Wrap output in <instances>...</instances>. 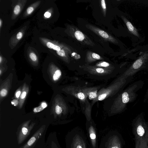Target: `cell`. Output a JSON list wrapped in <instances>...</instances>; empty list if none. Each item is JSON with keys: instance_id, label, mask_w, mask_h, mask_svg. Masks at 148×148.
<instances>
[{"instance_id": "obj_31", "label": "cell", "mask_w": 148, "mask_h": 148, "mask_svg": "<svg viewBox=\"0 0 148 148\" xmlns=\"http://www.w3.org/2000/svg\"><path fill=\"white\" fill-rule=\"evenodd\" d=\"M72 56L75 59H79L80 58V56L78 54H77L76 53H72L71 54Z\"/></svg>"}, {"instance_id": "obj_1", "label": "cell", "mask_w": 148, "mask_h": 148, "mask_svg": "<svg viewBox=\"0 0 148 148\" xmlns=\"http://www.w3.org/2000/svg\"><path fill=\"white\" fill-rule=\"evenodd\" d=\"M132 127L134 148H148V123L138 118L133 123Z\"/></svg>"}, {"instance_id": "obj_8", "label": "cell", "mask_w": 148, "mask_h": 148, "mask_svg": "<svg viewBox=\"0 0 148 148\" xmlns=\"http://www.w3.org/2000/svg\"><path fill=\"white\" fill-rule=\"evenodd\" d=\"M86 69L90 73L98 75H103L110 74L112 72L113 70L90 65L86 66Z\"/></svg>"}, {"instance_id": "obj_10", "label": "cell", "mask_w": 148, "mask_h": 148, "mask_svg": "<svg viewBox=\"0 0 148 148\" xmlns=\"http://www.w3.org/2000/svg\"><path fill=\"white\" fill-rule=\"evenodd\" d=\"M87 130L92 148H98L97 140V132L95 127L91 123L87 128Z\"/></svg>"}, {"instance_id": "obj_30", "label": "cell", "mask_w": 148, "mask_h": 148, "mask_svg": "<svg viewBox=\"0 0 148 148\" xmlns=\"http://www.w3.org/2000/svg\"><path fill=\"white\" fill-rule=\"evenodd\" d=\"M11 103L14 106H17L19 104V101L17 99H14L12 101Z\"/></svg>"}, {"instance_id": "obj_24", "label": "cell", "mask_w": 148, "mask_h": 148, "mask_svg": "<svg viewBox=\"0 0 148 148\" xmlns=\"http://www.w3.org/2000/svg\"><path fill=\"white\" fill-rule=\"evenodd\" d=\"M121 97L123 103H127L129 101V98L128 97V95L126 92H124L122 94Z\"/></svg>"}, {"instance_id": "obj_34", "label": "cell", "mask_w": 148, "mask_h": 148, "mask_svg": "<svg viewBox=\"0 0 148 148\" xmlns=\"http://www.w3.org/2000/svg\"><path fill=\"white\" fill-rule=\"evenodd\" d=\"M2 60H3L2 58L1 57V56H0V64H1V62L2 61Z\"/></svg>"}, {"instance_id": "obj_11", "label": "cell", "mask_w": 148, "mask_h": 148, "mask_svg": "<svg viewBox=\"0 0 148 148\" xmlns=\"http://www.w3.org/2000/svg\"><path fill=\"white\" fill-rule=\"evenodd\" d=\"M121 143L119 137L113 135L109 138L106 144V148H122Z\"/></svg>"}, {"instance_id": "obj_16", "label": "cell", "mask_w": 148, "mask_h": 148, "mask_svg": "<svg viewBox=\"0 0 148 148\" xmlns=\"http://www.w3.org/2000/svg\"><path fill=\"white\" fill-rule=\"evenodd\" d=\"M10 81L7 80L2 84L1 86L0 95L1 98H3L7 96L10 87Z\"/></svg>"}, {"instance_id": "obj_15", "label": "cell", "mask_w": 148, "mask_h": 148, "mask_svg": "<svg viewBox=\"0 0 148 148\" xmlns=\"http://www.w3.org/2000/svg\"><path fill=\"white\" fill-rule=\"evenodd\" d=\"M103 59L98 54L90 51H88L86 53V60L87 62L92 63L98 60Z\"/></svg>"}, {"instance_id": "obj_2", "label": "cell", "mask_w": 148, "mask_h": 148, "mask_svg": "<svg viewBox=\"0 0 148 148\" xmlns=\"http://www.w3.org/2000/svg\"><path fill=\"white\" fill-rule=\"evenodd\" d=\"M40 40L47 47L55 51L57 54L65 62L67 63L69 62V54L71 51L68 47L57 42L44 38H41Z\"/></svg>"}, {"instance_id": "obj_9", "label": "cell", "mask_w": 148, "mask_h": 148, "mask_svg": "<svg viewBox=\"0 0 148 148\" xmlns=\"http://www.w3.org/2000/svg\"><path fill=\"white\" fill-rule=\"evenodd\" d=\"M48 69V73L51 79L54 82H57L62 75L60 70L53 64H50Z\"/></svg>"}, {"instance_id": "obj_7", "label": "cell", "mask_w": 148, "mask_h": 148, "mask_svg": "<svg viewBox=\"0 0 148 148\" xmlns=\"http://www.w3.org/2000/svg\"><path fill=\"white\" fill-rule=\"evenodd\" d=\"M86 27L97 35L103 39L114 43H118L117 40L110 34L92 25L88 24Z\"/></svg>"}, {"instance_id": "obj_33", "label": "cell", "mask_w": 148, "mask_h": 148, "mask_svg": "<svg viewBox=\"0 0 148 148\" xmlns=\"http://www.w3.org/2000/svg\"><path fill=\"white\" fill-rule=\"evenodd\" d=\"M2 21L1 20V19H0V28H1V26H2Z\"/></svg>"}, {"instance_id": "obj_17", "label": "cell", "mask_w": 148, "mask_h": 148, "mask_svg": "<svg viewBox=\"0 0 148 148\" xmlns=\"http://www.w3.org/2000/svg\"><path fill=\"white\" fill-rule=\"evenodd\" d=\"M124 21L130 32L137 37L139 36L138 34L136 29L132 23L124 17H122Z\"/></svg>"}, {"instance_id": "obj_19", "label": "cell", "mask_w": 148, "mask_h": 148, "mask_svg": "<svg viewBox=\"0 0 148 148\" xmlns=\"http://www.w3.org/2000/svg\"><path fill=\"white\" fill-rule=\"evenodd\" d=\"M40 3V1H38L28 7L25 13V16L31 14Z\"/></svg>"}, {"instance_id": "obj_20", "label": "cell", "mask_w": 148, "mask_h": 148, "mask_svg": "<svg viewBox=\"0 0 148 148\" xmlns=\"http://www.w3.org/2000/svg\"><path fill=\"white\" fill-rule=\"evenodd\" d=\"M96 66L113 69V67L110 63L104 61H101L97 63L95 66Z\"/></svg>"}, {"instance_id": "obj_32", "label": "cell", "mask_w": 148, "mask_h": 148, "mask_svg": "<svg viewBox=\"0 0 148 148\" xmlns=\"http://www.w3.org/2000/svg\"><path fill=\"white\" fill-rule=\"evenodd\" d=\"M51 15V13L48 11L46 12L44 14V17L47 18H49Z\"/></svg>"}, {"instance_id": "obj_23", "label": "cell", "mask_w": 148, "mask_h": 148, "mask_svg": "<svg viewBox=\"0 0 148 148\" xmlns=\"http://www.w3.org/2000/svg\"><path fill=\"white\" fill-rule=\"evenodd\" d=\"M143 63L142 60L141 59L137 60L133 64L132 66L134 69H137L139 68Z\"/></svg>"}, {"instance_id": "obj_6", "label": "cell", "mask_w": 148, "mask_h": 148, "mask_svg": "<svg viewBox=\"0 0 148 148\" xmlns=\"http://www.w3.org/2000/svg\"><path fill=\"white\" fill-rule=\"evenodd\" d=\"M63 90L67 93L75 97L82 102H85L87 96L83 92L82 88L71 86L66 87Z\"/></svg>"}, {"instance_id": "obj_18", "label": "cell", "mask_w": 148, "mask_h": 148, "mask_svg": "<svg viewBox=\"0 0 148 148\" xmlns=\"http://www.w3.org/2000/svg\"><path fill=\"white\" fill-rule=\"evenodd\" d=\"M23 2H19L14 6L13 10V17L14 19H15L21 12L23 7Z\"/></svg>"}, {"instance_id": "obj_13", "label": "cell", "mask_w": 148, "mask_h": 148, "mask_svg": "<svg viewBox=\"0 0 148 148\" xmlns=\"http://www.w3.org/2000/svg\"><path fill=\"white\" fill-rule=\"evenodd\" d=\"M98 88L96 87L82 88V90L89 98L93 100L97 97Z\"/></svg>"}, {"instance_id": "obj_4", "label": "cell", "mask_w": 148, "mask_h": 148, "mask_svg": "<svg viewBox=\"0 0 148 148\" xmlns=\"http://www.w3.org/2000/svg\"><path fill=\"white\" fill-rule=\"evenodd\" d=\"M52 112L55 116L65 115L68 111V107L62 97L58 95L54 97L52 102Z\"/></svg>"}, {"instance_id": "obj_26", "label": "cell", "mask_w": 148, "mask_h": 148, "mask_svg": "<svg viewBox=\"0 0 148 148\" xmlns=\"http://www.w3.org/2000/svg\"><path fill=\"white\" fill-rule=\"evenodd\" d=\"M36 140V138L35 136L32 137L27 142L26 146H31L35 142Z\"/></svg>"}, {"instance_id": "obj_28", "label": "cell", "mask_w": 148, "mask_h": 148, "mask_svg": "<svg viewBox=\"0 0 148 148\" xmlns=\"http://www.w3.org/2000/svg\"><path fill=\"white\" fill-rule=\"evenodd\" d=\"M21 92V91L20 88L17 90L16 91L15 94V97L17 99H18L20 98Z\"/></svg>"}, {"instance_id": "obj_12", "label": "cell", "mask_w": 148, "mask_h": 148, "mask_svg": "<svg viewBox=\"0 0 148 148\" xmlns=\"http://www.w3.org/2000/svg\"><path fill=\"white\" fill-rule=\"evenodd\" d=\"M71 145V148H86L84 140L79 134L73 137Z\"/></svg>"}, {"instance_id": "obj_22", "label": "cell", "mask_w": 148, "mask_h": 148, "mask_svg": "<svg viewBox=\"0 0 148 148\" xmlns=\"http://www.w3.org/2000/svg\"><path fill=\"white\" fill-rule=\"evenodd\" d=\"M29 57L31 61L33 63L38 62V59L36 55L33 51H31L29 53Z\"/></svg>"}, {"instance_id": "obj_29", "label": "cell", "mask_w": 148, "mask_h": 148, "mask_svg": "<svg viewBox=\"0 0 148 148\" xmlns=\"http://www.w3.org/2000/svg\"><path fill=\"white\" fill-rule=\"evenodd\" d=\"M23 36V33L22 32L20 31L18 32L16 34V38L18 40H19L21 39Z\"/></svg>"}, {"instance_id": "obj_25", "label": "cell", "mask_w": 148, "mask_h": 148, "mask_svg": "<svg viewBox=\"0 0 148 148\" xmlns=\"http://www.w3.org/2000/svg\"><path fill=\"white\" fill-rule=\"evenodd\" d=\"M101 6L103 12V13L104 16H106V7L105 0L101 1Z\"/></svg>"}, {"instance_id": "obj_27", "label": "cell", "mask_w": 148, "mask_h": 148, "mask_svg": "<svg viewBox=\"0 0 148 148\" xmlns=\"http://www.w3.org/2000/svg\"><path fill=\"white\" fill-rule=\"evenodd\" d=\"M28 131V129L25 126L23 127L21 130L22 136H25L27 134Z\"/></svg>"}, {"instance_id": "obj_3", "label": "cell", "mask_w": 148, "mask_h": 148, "mask_svg": "<svg viewBox=\"0 0 148 148\" xmlns=\"http://www.w3.org/2000/svg\"><path fill=\"white\" fill-rule=\"evenodd\" d=\"M121 82L120 81L115 82L107 87L101 89L98 92L97 98L93 100L92 105L98 101L103 100L113 95L120 87Z\"/></svg>"}, {"instance_id": "obj_14", "label": "cell", "mask_w": 148, "mask_h": 148, "mask_svg": "<svg viewBox=\"0 0 148 148\" xmlns=\"http://www.w3.org/2000/svg\"><path fill=\"white\" fill-rule=\"evenodd\" d=\"M29 91V86L26 83H25L22 88L21 92L19 101V103L18 106L19 108L21 109L22 108Z\"/></svg>"}, {"instance_id": "obj_21", "label": "cell", "mask_w": 148, "mask_h": 148, "mask_svg": "<svg viewBox=\"0 0 148 148\" xmlns=\"http://www.w3.org/2000/svg\"><path fill=\"white\" fill-rule=\"evenodd\" d=\"M47 106V104L45 102H42L39 106L34 108L33 109V111L34 113L39 112L43 110Z\"/></svg>"}, {"instance_id": "obj_5", "label": "cell", "mask_w": 148, "mask_h": 148, "mask_svg": "<svg viewBox=\"0 0 148 148\" xmlns=\"http://www.w3.org/2000/svg\"><path fill=\"white\" fill-rule=\"evenodd\" d=\"M69 29L71 36L82 43L92 46L94 45L93 43L86 36L76 27L70 26Z\"/></svg>"}]
</instances>
